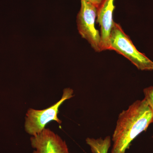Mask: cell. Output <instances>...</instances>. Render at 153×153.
Listing matches in <instances>:
<instances>
[{"label":"cell","mask_w":153,"mask_h":153,"mask_svg":"<svg viewBox=\"0 0 153 153\" xmlns=\"http://www.w3.org/2000/svg\"><path fill=\"white\" fill-rule=\"evenodd\" d=\"M153 123V112L144 99L120 114L112 135L111 153H126L133 141Z\"/></svg>","instance_id":"cell-1"},{"label":"cell","mask_w":153,"mask_h":153,"mask_svg":"<svg viewBox=\"0 0 153 153\" xmlns=\"http://www.w3.org/2000/svg\"><path fill=\"white\" fill-rule=\"evenodd\" d=\"M110 50H114L123 55L139 70H153V61L137 49L120 25L115 22H114L111 33Z\"/></svg>","instance_id":"cell-2"},{"label":"cell","mask_w":153,"mask_h":153,"mask_svg":"<svg viewBox=\"0 0 153 153\" xmlns=\"http://www.w3.org/2000/svg\"><path fill=\"white\" fill-rule=\"evenodd\" d=\"M71 88L63 89L61 99L55 104L47 108L37 110L30 108L28 109L25 117V131L31 136L37 135L45 128L46 126L52 121H55L59 124L62 121L58 117L59 108L67 100L72 98L74 95Z\"/></svg>","instance_id":"cell-3"},{"label":"cell","mask_w":153,"mask_h":153,"mask_svg":"<svg viewBox=\"0 0 153 153\" xmlns=\"http://www.w3.org/2000/svg\"><path fill=\"white\" fill-rule=\"evenodd\" d=\"M97 8L85 0H81V8L76 18L77 29L82 38L87 40L96 52H101V38L95 28Z\"/></svg>","instance_id":"cell-4"},{"label":"cell","mask_w":153,"mask_h":153,"mask_svg":"<svg viewBox=\"0 0 153 153\" xmlns=\"http://www.w3.org/2000/svg\"><path fill=\"white\" fill-rule=\"evenodd\" d=\"M30 142L33 153H69L65 141L49 128L31 136Z\"/></svg>","instance_id":"cell-5"},{"label":"cell","mask_w":153,"mask_h":153,"mask_svg":"<svg viewBox=\"0 0 153 153\" xmlns=\"http://www.w3.org/2000/svg\"><path fill=\"white\" fill-rule=\"evenodd\" d=\"M114 0H103L97 8V22L100 27L101 52L110 50L111 33L114 22L113 14L115 6Z\"/></svg>","instance_id":"cell-6"},{"label":"cell","mask_w":153,"mask_h":153,"mask_svg":"<svg viewBox=\"0 0 153 153\" xmlns=\"http://www.w3.org/2000/svg\"><path fill=\"white\" fill-rule=\"evenodd\" d=\"M143 93L145 96L144 99L153 112V86L144 88Z\"/></svg>","instance_id":"cell-7"},{"label":"cell","mask_w":153,"mask_h":153,"mask_svg":"<svg viewBox=\"0 0 153 153\" xmlns=\"http://www.w3.org/2000/svg\"><path fill=\"white\" fill-rule=\"evenodd\" d=\"M85 1L92 4L97 8L100 5L103 0H85Z\"/></svg>","instance_id":"cell-8"},{"label":"cell","mask_w":153,"mask_h":153,"mask_svg":"<svg viewBox=\"0 0 153 153\" xmlns=\"http://www.w3.org/2000/svg\"><path fill=\"white\" fill-rule=\"evenodd\" d=\"M107 152H106V151H100V152H99L98 153H107Z\"/></svg>","instance_id":"cell-9"}]
</instances>
